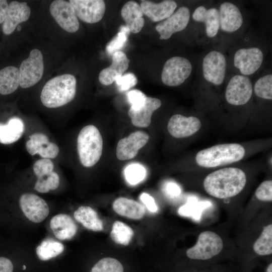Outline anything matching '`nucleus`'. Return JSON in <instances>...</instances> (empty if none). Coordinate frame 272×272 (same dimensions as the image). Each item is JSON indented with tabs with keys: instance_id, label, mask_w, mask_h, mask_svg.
<instances>
[{
	"instance_id": "obj_1",
	"label": "nucleus",
	"mask_w": 272,
	"mask_h": 272,
	"mask_svg": "<svg viewBox=\"0 0 272 272\" xmlns=\"http://www.w3.org/2000/svg\"><path fill=\"white\" fill-rule=\"evenodd\" d=\"M245 172L236 167H227L215 171L208 174L203 185L206 191L211 196L220 199L237 195L246 183Z\"/></svg>"
},
{
	"instance_id": "obj_2",
	"label": "nucleus",
	"mask_w": 272,
	"mask_h": 272,
	"mask_svg": "<svg viewBox=\"0 0 272 272\" xmlns=\"http://www.w3.org/2000/svg\"><path fill=\"white\" fill-rule=\"evenodd\" d=\"M77 81L71 74H63L49 80L41 92L42 103L48 108H57L71 102L76 93Z\"/></svg>"
},
{
	"instance_id": "obj_3",
	"label": "nucleus",
	"mask_w": 272,
	"mask_h": 272,
	"mask_svg": "<svg viewBox=\"0 0 272 272\" xmlns=\"http://www.w3.org/2000/svg\"><path fill=\"white\" fill-rule=\"evenodd\" d=\"M245 154L244 148L239 144H223L199 151L195 161L201 167L214 168L238 162Z\"/></svg>"
},
{
	"instance_id": "obj_4",
	"label": "nucleus",
	"mask_w": 272,
	"mask_h": 272,
	"mask_svg": "<svg viewBox=\"0 0 272 272\" xmlns=\"http://www.w3.org/2000/svg\"><path fill=\"white\" fill-rule=\"evenodd\" d=\"M77 150L81 164L90 167L100 159L103 150V140L98 129L93 125L84 126L77 138Z\"/></svg>"
},
{
	"instance_id": "obj_5",
	"label": "nucleus",
	"mask_w": 272,
	"mask_h": 272,
	"mask_svg": "<svg viewBox=\"0 0 272 272\" xmlns=\"http://www.w3.org/2000/svg\"><path fill=\"white\" fill-rule=\"evenodd\" d=\"M223 242L215 232L206 231L199 234L196 243L186 251L187 256L192 259L207 260L222 251Z\"/></svg>"
},
{
	"instance_id": "obj_6",
	"label": "nucleus",
	"mask_w": 272,
	"mask_h": 272,
	"mask_svg": "<svg viewBox=\"0 0 272 272\" xmlns=\"http://www.w3.org/2000/svg\"><path fill=\"white\" fill-rule=\"evenodd\" d=\"M192 70L190 61L181 56H173L164 63L161 74L163 84L175 87L182 84L190 76Z\"/></svg>"
},
{
	"instance_id": "obj_7",
	"label": "nucleus",
	"mask_w": 272,
	"mask_h": 272,
	"mask_svg": "<svg viewBox=\"0 0 272 272\" xmlns=\"http://www.w3.org/2000/svg\"><path fill=\"white\" fill-rule=\"evenodd\" d=\"M44 71L43 55L38 49L32 50L29 57L20 66V86L27 88L37 84L42 78Z\"/></svg>"
},
{
	"instance_id": "obj_8",
	"label": "nucleus",
	"mask_w": 272,
	"mask_h": 272,
	"mask_svg": "<svg viewBox=\"0 0 272 272\" xmlns=\"http://www.w3.org/2000/svg\"><path fill=\"white\" fill-rule=\"evenodd\" d=\"M253 93L250 79L245 76L236 75L229 80L226 88L225 97L227 102L232 105L240 106L246 104Z\"/></svg>"
},
{
	"instance_id": "obj_9",
	"label": "nucleus",
	"mask_w": 272,
	"mask_h": 272,
	"mask_svg": "<svg viewBox=\"0 0 272 272\" xmlns=\"http://www.w3.org/2000/svg\"><path fill=\"white\" fill-rule=\"evenodd\" d=\"M227 62L225 56L221 52L213 50L204 57L202 68L204 79L209 83L219 86L225 78Z\"/></svg>"
},
{
	"instance_id": "obj_10",
	"label": "nucleus",
	"mask_w": 272,
	"mask_h": 272,
	"mask_svg": "<svg viewBox=\"0 0 272 272\" xmlns=\"http://www.w3.org/2000/svg\"><path fill=\"white\" fill-rule=\"evenodd\" d=\"M263 60V52L258 47L242 48L234 54V65L242 75L247 76L258 71Z\"/></svg>"
},
{
	"instance_id": "obj_11",
	"label": "nucleus",
	"mask_w": 272,
	"mask_h": 272,
	"mask_svg": "<svg viewBox=\"0 0 272 272\" xmlns=\"http://www.w3.org/2000/svg\"><path fill=\"white\" fill-rule=\"evenodd\" d=\"M19 205L26 217L33 223L42 222L49 214V208L46 202L34 193L22 194L19 198Z\"/></svg>"
},
{
	"instance_id": "obj_12",
	"label": "nucleus",
	"mask_w": 272,
	"mask_h": 272,
	"mask_svg": "<svg viewBox=\"0 0 272 272\" xmlns=\"http://www.w3.org/2000/svg\"><path fill=\"white\" fill-rule=\"evenodd\" d=\"M49 11L52 17L64 30L69 33H75L78 30L79 22L70 2L54 1L50 4Z\"/></svg>"
},
{
	"instance_id": "obj_13",
	"label": "nucleus",
	"mask_w": 272,
	"mask_h": 272,
	"mask_svg": "<svg viewBox=\"0 0 272 272\" xmlns=\"http://www.w3.org/2000/svg\"><path fill=\"white\" fill-rule=\"evenodd\" d=\"M189 9L185 6L179 8L169 18L158 23L155 27L161 40H167L176 33L183 30L190 20Z\"/></svg>"
},
{
	"instance_id": "obj_14",
	"label": "nucleus",
	"mask_w": 272,
	"mask_h": 272,
	"mask_svg": "<svg viewBox=\"0 0 272 272\" xmlns=\"http://www.w3.org/2000/svg\"><path fill=\"white\" fill-rule=\"evenodd\" d=\"M76 15L81 21L87 23H96L103 17L105 4L102 0H70Z\"/></svg>"
},
{
	"instance_id": "obj_15",
	"label": "nucleus",
	"mask_w": 272,
	"mask_h": 272,
	"mask_svg": "<svg viewBox=\"0 0 272 272\" xmlns=\"http://www.w3.org/2000/svg\"><path fill=\"white\" fill-rule=\"evenodd\" d=\"M149 140V135L144 131H137L120 139L117 145L116 155L119 160H130L135 157Z\"/></svg>"
},
{
	"instance_id": "obj_16",
	"label": "nucleus",
	"mask_w": 272,
	"mask_h": 272,
	"mask_svg": "<svg viewBox=\"0 0 272 272\" xmlns=\"http://www.w3.org/2000/svg\"><path fill=\"white\" fill-rule=\"evenodd\" d=\"M201 126L200 120L195 116L186 117L181 114H175L170 118L167 129L172 137L184 138L195 133Z\"/></svg>"
},
{
	"instance_id": "obj_17",
	"label": "nucleus",
	"mask_w": 272,
	"mask_h": 272,
	"mask_svg": "<svg viewBox=\"0 0 272 272\" xmlns=\"http://www.w3.org/2000/svg\"><path fill=\"white\" fill-rule=\"evenodd\" d=\"M30 14V8L26 2H11L2 25L3 33L11 34L20 23L28 20Z\"/></svg>"
},
{
	"instance_id": "obj_18",
	"label": "nucleus",
	"mask_w": 272,
	"mask_h": 272,
	"mask_svg": "<svg viewBox=\"0 0 272 272\" xmlns=\"http://www.w3.org/2000/svg\"><path fill=\"white\" fill-rule=\"evenodd\" d=\"M27 152L32 156L38 154L43 158L53 159L59 153V148L53 143L49 142L47 135L36 132L30 137L26 143Z\"/></svg>"
},
{
	"instance_id": "obj_19",
	"label": "nucleus",
	"mask_w": 272,
	"mask_h": 272,
	"mask_svg": "<svg viewBox=\"0 0 272 272\" xmlns=\"http://www.w3.org/2000/svg\"><path fill=\"white\" fill-rule=\"evenodd\" d=\"M219 11L220 28L227 33L237 31L242 26L243 17L239 9L230 2H224Z\"/></svg>"
},
{
	"instance_id": "obj_20",
	"label": "nucleus",
	"mask_w": 272,
	"mask_h": 272,
	"mask_svg": "<svg viewBox=\"0 0 272 272\" xmlns=\"http://www.w3.org/2000/svg\"><path fill=\"white\" fill-rule=\"evenodd\" d=\"M129 60L121 51L114 53L112 57L111 64L102 70L99 75V80L104 85H109L121 76L128 69Z\"/></svg>"
},
{
	"instance_id": "obj_21",
	"label": "nucleus",
	"mask_w": 272,
	"mask_h": 272,
	"mask_svg": "<svg viewBox=\"0 0 272 272\" xmlns=\"http://www.w3.org/2000/svg\"><path fill=\"white\" fill-rule=\"evenodd\" d=\"M142 11L153 22L165 20L171 16L177 7L174 1L166 0L159 3L142 1L140 5Z\"/></svg>"
},
{
	"instance_id": "obj_22",
	"label": "nucleus",
	"mask_w": 272,
	"mask_h": 272,
	"mask_svg": "<svg viewBox=\"0 0 272 272\" xmlns=\"http://www.w3.org/2000/svg\"><path fill=\"white\" fill-rule=\"evenodd\" d=\"M194 21L203 23L207 35L210 38L215 37L220 29L219 13L217 9H207L203 6L197 7L192 15Z\"/></svg>"
},
{
	"instance_id": "obj_23",
	"label": "nucleus",
	"mask_w": 272,
	"mask_h": 272,
	"mask_svg": "<svg viewBox=\"0 0 272 272\" xmlns=\"http://www.w3.org/2000/svg\"><path fill=\"white\" fill-rule=\"evenodd\" d=\"M162 105L158 98L147 97L145 105L140 109L134 110L129 108L128 114L133 125L140 127H146L151 122L153 112Z\"/></svg>"
},
{
	"instance_id": "obj_24",
	"label": "nucleus",
	"mask_w": 272,
	"mask_h": 272,
	"mask_svg": "<svg viewBox=\"0 0 272 272\" xmlns=\"http://www.w3.org/2000/svg\"><path fill=\"white\" fill-rule=\"evenodd\" d=\"M53 234L60 240H70L76 234L77 227L72 218L65 214H58L50 221Z\"/></svg>"
},
{
	"instance_id": "obj_25",
	"label": "nucleus",
	"mask_w": 272,
	"mask_h": 272,
	"mask_svg": "<svg viewBox=\"0 0 272 272\" xmlns=\"http://www.w3.org/2000/svg\"><path fill=\"white\" fill-rule=\"evenodd\" d=\"M121 15L130 32L138 33L143 28L145 20L140 5L134 1L126 2L121 10Z\"/></svg>"
},
{
	"instance_id": "obj_26",
	"label": "nucleus",
	"mask_w": 272,
	"mask_h": 272,
	"mask_svg": "<svg viewBox=\"0 0 272 272\" xmlns=\"http://www.w3.org/2000/svg\"><path fill=\"white\" fill-rule=\"evenodd\" d=\"M112 207L117 214L131 219H141L145 214V208L143 205L125 197H121L115 199Z\"/></svg>"
},
{
	"instance_id": "obj_27",
	"label": "nucleus",
	"mask_w": 272,
	"mask_h": 272,
	"mask_svg": "<svg viewBox=\"0 0 272 272\" xmlns=\"http://www.w3.org/2000/svg\"><path fill=\"white\" fill-rule=\"evenodd\" d=\"M24 131L22 120L17 117L10 118L6 124L0 123V143L10 144L17 141Z\"/></svg>"
},
{
	"instance_id": "obj_28",
	"label": "nucleus",
	"mask_w": 272,
	"mask_h": 272,
	"mask_svg": "<svg viewBox=\"0 0 272 272\" xmlns=\"http://www.w3.org/2000/svg\"><path fill=\"white\" fill-rule=\"evenodd\" d=\"M75 219L86 229L93 231H100L103 229L102 221L96 212L88 206H80L74 213Z\"/></svg>"
},
{
	"instance_id": "obj_29",
	"label": "nucleus",
	"mask_w": 272,
	"mask_h": 272,
	"mask_svg": "<svg viewBox=\"0 0 272 272\" xmlns=\"http://www.w3.org/2000/svg\"><path fill=\"white\" fill-rule=\"evenodd\" d=\"M20 85L19 70L8 66L0 70V94L8 95L15 92Z\"/></svg>"
},
{
	"instance_id": "obj_30",
	"label": "nucleus",
	"mask_w": 272,
	"mask_h": 272,
	"mask_svg": "<svg viewBox=\"0 0 272 272\" xmlns=\"http://www.w3.org/2000/svg\"><path fill=\"white\" fill-rule=\"evenodd\" d=\"M64 251L63 245L51 238H47L41 242L36 249V253L39 260L48 261Z\"/></svg>"
},
{
	"instance_id": "obj_31",
	"label": "nucleus",
	"mask_w": 272,
	"mask_h": 272,
	"mask_svg": "<svg viewBox=\"0 0 272 272\" xmlns=\"http://www.w3.org/2000/svg\"><path fill=\"white\" fill-rule=\"evenodd\" d=\"M254 252L261 256L268 255L272 253V224L265 226L255 241L253 246Z\"/></svg>"
},
{
	"instance_id": "obj_32",
	"label": "nucleus",
	"mask_w": 272,
	"mask_h": 272,
	"mask_svg": "<svg viewBox=\"0 0 272 272\" xmlns=\"http://www.w3.org/2000/svg\"><path fill=\"white\" fill-rule=\"evenodd\" d=\"M133 231L127 225L120 221H115L110 233L112 239L116 243L127 245L131 240Z\"/></svg>"
},
{
	"instance_id": "obj_33",
	"label": "nucleus",
	"mask_w": 272,
	"mask_h": 272,
	"mask_svg": "<svg viewBox=\"0 0 272 272\" xmlns=\"http://www.w3.org/2000/svg\"><path fill=\"white\" fill-rule=\"evenodd\" d=\"M37 178L34 189L40 193H44L50 190H55L59 185V177L54 171Z\"/></svg>"
},
{
	"instance_id": "obj_34",
	"label": "nucleus",
	"mask_w": 272,
	"mask_h": 272,
	"mask_svg": "<svg viewBox=\"0 0 272 272\" xmlns=\"http://www.w3.org/2000/svg\"><path fill=\"white\" fill-rule=\"evenodd\" d=\"M146 174V168L139 163L130 164L124 170V175L126 181L132 185L138 184L143 181Z\"/></svg>"
},
{
	"instance_id": "obj_35",
	"label": "nucleus",
	"mask_w": 272,
	"mask_h": 272,
	"mask_svg": "<svg viewBox=\"0 0 272 272\" xmlns=\"http://www.w3.org/2000/svg\"><path fill=\"white\" fill-rule=\"evenodd\" d=\"M129 33L130 31L126 26H121L115 37L106 45L107 54L112 56L114 53L120 51L126 43Z\"/></svg>"
},
{
	"instance_id": "obj_36",
	"label": "nucleus",
	"mask_w": 272,
	"mask_h": 272,
	"mask_svg": "<svg viewBox=\"0 0 272 272\" xmlns=\"http://www.w3.org/2000/svg\"><path fill=\"white\" fill-rule=\"evenodd\" d=\"M255 95L262 99H272V75L268 74L259 78L254 86Z\"/></svg>"
},
{
	"instance_id": "obj_37",
	"label": "nucleus",
	"mask_w": 272,
	"mask_h": 272,
	"mask_svg": "<svg viewBox=\"0 0 272 272\" xmlns=\"http://www.w3.org/2000/svg\"><path fill=\"white\" fill-rule=\"evenodd\" d=\"M54 164L49 159L43 158L37 160L33 165V169L37 178L53 171Z\"/></svg>"
},
{
	"instance_id": "obj_38",
	"label": "nucleus",
	"mask_w": 272,
	"mask_h": 272,
	"mask_svg": "<svg viewBox=\"0 0 272 272\" xmlns=\"http://www.w3.org/2000/svg\"><path fill=\"white\" fill-rule=\"evenodd\" d=\"M147 96L139 90H132L127 93V98L131 104V108L137 110L141 108L145 104Z\"/></svg>"
},
{
	"instance_id": "obj_39",
	"label": "nucleus",
	"mask_w": 272,
	"mask_h": 272,
	"mask_svg": "<svg viewBox=\"0 0 272 272\" xmlns=\"http://www.w3.org/2000/svg\"><path fill=\"white\" fill-rule=\"evenodd\" d=\"M255 195L259 200L271 201L272 181L268 180L262 182L256 188Z\"/></svg>"
},
{
	"instance_id": "obj_40",
	"label": "nucleus",
	"mask_w": 272,
	"mask_h": 272,
	"mask_svg": "<svg viewBox=\"0 0 272 272\" xmlns=\"http://www.w3.org/2000/svg\"><path fill=\"white\" fill-rule=\"evenodd\" d=\"M119 91H125L134 86L137 83V78L131 73H128L118 77L115 81Z\"/></svg>"
},
{
	"instance_id": "obj_41",
	"label": "nucleus",
	"mask_w": 272,
	"mask_h": 272,
	"mask_svg": "<svg viewBox=\"0 0 272 272\" xmlns=\"http://www.w3.org/2000/svg\"><path fill=\"white\" fill-rule=\"evenodd\" d=\"M140 198L150 212L155 213L157 211L158 207L155 200L149 194L143 192L141 194Z\"/></svg>"
},
{
	"instance_id": "obj_42",
	"label": "nucleus",
	"mask_w": 272,
	"mask_h": 272,
	"mask_svg": "<svg viewBox=\"0 0 272 272\" xmlns=\"http://www.w3.org/2000/svg\"><path fill=\"white\" fill-rule=\"evenodd\" d=\"M16 266L10 258L0 256V272H15Z\"/></svg>"
},
{
	"instance_id": "obj_43",
	"label": "nucleus",
	"mask_w": 272,
	"mask_h": 272,
	"mask_svg": "<svg viewBox=\"0 0 272 272\" xmlns=\"http://www.w3.org/2000/svg\"><path fill=\"white\" fill-rule=\"evenodd\" d=\"M165 190L167 194L171 196H178L180 193L179 186L173 182L168 183L166 185Z\"/></svg>"
},
{
	"instance_id": "obj_44",
	"label": "nucleus",
	"mask_w": 272,
	"mask_h": 272,
	"mask_svg": "<svg viewBox=\"0 0 272 272\" xmlns=\"http://www.w3.org/2000/svg\"><path fill=\"white\" fill-rule=\"evenodd\" d=\"M8 4L6 0H0V24L4 22L8 9Z\"/></svg>"
},
{
	"instance_id": "obj_45",
	"label": "nucleus",
	"mask_w": 272,
	"mask_h": 272,
	"mask_svg": "<svg viewBox=\"0 0 272 272\" xmlns=\"http://www.w3.org/2000/svg\"><path fill=\"white\" fill-rule=\"evenodd\" d=\"M266 272H272V263H270L267 267Z\"/></svg>"
}]
</instances>
